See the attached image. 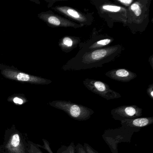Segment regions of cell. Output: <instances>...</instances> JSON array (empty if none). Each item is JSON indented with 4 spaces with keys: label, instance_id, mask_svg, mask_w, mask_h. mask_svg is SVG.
Returning <instances> with one entry per match:
<instances>
[{
    "label": "cell",
    "instance_id": "1",
    "mask_svg": "<svg viewBox=\"0 0 153 153\" xmlns=\"http://www.w3.org/2000/svg\"><path fill=\"white\" fill-rule=\"evenodd\" d=\"M124 50L122 45H117L90 51H79L62 68L65 71H79L100 68L115 60Z\"/></svg>",
    "mask_w": 153,
    "mask_h": 153
},
{
    "label": "cell",
    "instance_id": "2",
    "mask_svg": "<svg viewBox=\"0 0 153 153\" xmlns=\"http://www.w3.org/2000/svg\"><path fill=\"white\" fill-rule=\"evenodd\" d=\"M151 0H137L127 8V27L133 34L142 33L149 22Z\"/></svg>",
    "mask_w": 153,
    "mask_h": 153
},
{
    "label": "cell",
    "instance_id": "3",
    "mask_svg": "<svg viewBox=\"0 0 153 153\" xmlns=\"http://www.w3.org/2000/svg\"><path fill=\"white\" fill-rule=\"evenodd\" d=\"M90 2L95 7L99 16L109 27L112 28L116 23H121L126 27L127 8L108 0H92Z\"/></svg>",
    "mask_w": 153,
    "mask_h": 153
},
{
    "label": "cell",
    "instance_id": "4",
    "mask_svg": "<svg viewBox=\"0 0 153 153\" xmlns=\"http://www.w3.org/2000/svg\"><path fill=\"white\" fill-rule=\"evenodd\" d=\"M28 140L15 125L7 128L3 143L0 145V153H26Z\"/></svg>",
    "mask_w": 153,
    "mask_h": 153
},
{
    "label": "cell",
    "instance_id": "5",
    "mask_svg": "<svg viewBox=\"0 0 153 153\" xmlns=\"http://www.w3.org/2000/svg\"><path fill=\"white\" fill-rule=\"evenodd\" d=\"M140 129L122 125L118 128L105 131L102 137L112 153H118V144L121 142L130 143L133 133L139 131Z\"/></svg>",
    "mask_w": 153,
    "mask_h": 153
},
{
    "label": "cell",
    "instance_id": "6",
    "mask_svg": "<svg viewBox=\"0 0 153 153\" xmlns=\"http://www.w3.org/2000/svg\"><path fill=\"white\" fill-rule=\"evenodd\" d=\"M49 104L52 107L63 111L71 118L78 121L87 120L94 113L90 108L70 101L58 100L50 102Z\"/></svg>",
    "mask_w": 153,
    "mask_h": 153
},
{
    "label": "cell",
    "instance_id": "7",
    "mask_svg": "<svg viewBox=\"0 0 153 153\" xmlns=\"http://www.w3.org/2000/svg\"><path fill=\"white\" fill-rule=\"evenodd\" d=\"M85 86L89 91L98 95L106 100L120 98L119 93L111 89L106 83L94 79H86L83 81Z\"/></svg>",
    "mask_w": 153,
    "mask_h": 153
},
{
    "label": "cell",
    "instance_id": "8",
    "mask_svg": "<svg viewBox=\"0 0 153 153\" xmlns=\"http://www.w3.org/2000/svg\"><path fill=\"white\" fill-rule=\"evenodd\" d=\"M53 10L58 13L63 15L68 19L79 25L84 26H90L94 21L92 14H85L68 6H56Z\"/></svg>",
    "mask_w": 153,
    "mask_h": 153
},
{
    "label": "cell",
    "instance_id": "9",
    "mask_svg": "<svg viewBox=\"0 0 153 153\" xmlns=\"http://www.w3.org/2000/svg\"><path fill=\"white\" fill-rule=\"evenodd\" d=\"M1 73L8 79L25 83L36 85H47L52 82L49 79L32 76L11 68L4 69L1 71Z\"/></svg>",
    "mask_w": 153,
    "mask_h": 153
},
{
    "label": "cell",
    "instance_id": "10",
    "mask_svg": "<svg viewBox=\"0 0 153 153\" xmlns=\"http://www.w3.org/2000/svg\"><path fill=\"white\" fill-rule=\"evenodd\" d=\"M143 110L136 105H122L112 109L111 114L115 120L121 121L139 118Z\"/></svg>",
    "mask_w": 153,
    "mask_h": 153
},
{
    "label": "cell",
    "instance_id": "11",
    "mask_svg": "<svg viewBox=\"0 0 153 153\" xmlns=\"http://www.w3.org/2000/svg\"><path fill=\"white\" fill-rule=\"evenodd\" d=\"M40 18L48 25L56 27H72L77 29L83 27L81 25L69 20L68 19L62 17L53 13H43L41 15Z\"/></svg>",
    "mask_w": 153,
    "mask_h": 153
},
{
    "label": "cell",
    "instance_id": "12",
    "mask_svg": "<svg viewBox=\"0 0 153 153\" xmlns=\"http://www.w3.org/2000/svg\"><path fill=\"white\" fill-rule=\"evenodd\" d=\"M105 76L113 80L127 83L133 80L137 77L136 73L125 69H116L107 71Z\"/></svg>",
    "mask_w": 153,
    "mask_h": 153
},
{
    "label": "cell",
    "instance_id": "13",
    "mask_svg": "<svg viewBox=\"0 0 153 153\" xmlns=\"http://www.w3.org/2000/svg\"><path fill=\"white\" fill-rule=\"evenodd\" d=\"M81 41L79 37L66 36L60 39L59 45L62 51L69 53L78 47Z\"/></svg>",
    "mask_w": 153,
    "mask_h": 153
},
{
    "label": "cell",
    "instance_id": "14",
    "mask_svg": "<svg viewBox=\"0 0 153 153\" xmlns=\"http://www.w3.org/2000/svg\"><path fill=\"white\" fill-rule=\"evenodd\" d=\"M153 123V117H142L128 119L121 121V124L123 126L131 128L141 129L144 127L149 126Z\"/></svg>",
    "mask_w": 153,
    "mask_h": 153
},
{
    "label": "cell",
    "instance_id": "15",
    "mask_svg": "<svg viewBox=\"0 0 153 153\" xmlns=\"http://www.w3.org/2000/svg\"><path fill=\"white\" fill-rule=\"evenodd\" d=\"M114 41V38H112L110 36L107 37V38H102V39H100L91 44L79 48V51H90L102 49V48H105L109 45L111 44Z\"/></svg>",
    "mask_w": 153,
    "mask_h": 153
},
{
    "label": "cell",
    "instance_id": "16",
    "mask_svg": "<svg viewBox=\"0 0 153 153\" xmlns=\"http://www.w3.org/2000/svg\"><path fill=\"white\" fill-rule=\"evenodd\" d=\"M42 140L44 142L43 146L38 145L39 146L40 148L44 149L49 153H53L51 149L49 141L44 139H43ZM56 153H76L75 144L74 142H72L68 146L62 145L58 149Z\"/></svg>",
    "mask_w": 153,
    "mask_h": 153
},
{
    "label": "cell",
    "instance_id": "17",
    "mask_svg": "<svg viewBox=\"0 0 153 153\" xmlns=\"http://www.w3.org/2000/svg\"><path fill=\"white\" fill-rule=\"evenodd\" d=\"M26 153H43L42 152L38 144H36L30 140L27 143Z\"/></svg>",
    "mask_w": 153,
    "mask_h": 153
},
{
    "label": "cell",
    "instance_id": "18",
    "mask_svg": "<svg viewBox=\"0 0 153 153\" xmlns=\"http://www.w3.org/2000/svg\"><path fill=\"white\" fill-rule=\"evenodd\" d=\"M135 0H114V2L117 5L128 8L133 2Z\"/></svg>",
    "mask_w": 153,
    "mask_h": 153
},
{
    "label": "cell",
    "instance_id": "19",
    "mask_svg": "<svg viewBox=\"0 0 153 153\" xmlns=\"http://www.w3.org/2000/svg\"><path fill=\"white\" fill-rule=\"evenodd\" d=\"M11 102H13L14 103L17 105H22L26 102L25 98H21L20 97H10Z\"/></svg>",
    "mask_w": 153,
    "mask_h": 153
},
{
    "label": "cell",
    "instance_id": "20",
    "mask_svg": "<svg viewBox=\"0 0 153 153\" xmlns=\"http://www.w3.org/2000/svg\"><path fill=\"white\" fill-rule=\"evenodd\" d=\"M83 147H84V149L86 153H99L87 143H84Z\"/></svg>",
    "mask_w": 153,
    "mask_h": 153
},
{
    "label": "cell",
    "instance_id": "21",
    "mask_svg": "<svg viewBox=\"0 0 153 153\" xmlns=\"http://www.w3.org/2000/svg\"><path fill=\"white\" fill-rule=\"evenodd\" d=\"M76 153H86L84 149L83 145L78 143L76 146Z\"/></svg>",
    "mask_w": 153,
    "mask_h": 153
},
{
    "label": "cell",
    "instance_id": "22",
    "mask_svg": "<svg viewBox=\"0 0 153 153\" xmlns=\"http://www.w3.org/2000/svg\"><path fill=\"white\" fill-rule=\"evenodd\" d=\"M147 93L149 96L152 99H153V84L149 85L147 89Z\"/></svg>",
    "mask_w": 153,
    "mask_h": 153
},
{
    "label": "cell",
    "instance_id": "23",
    "mask_svg": "<svg viewBox=\"0 0 153 153\" xmlns=\"http://www.w3.org/2000/svg\"><path fill=\"white\" fill-rule=\"evenodd\" d=\"M151 61H150V62H151V67H152V68H153V62H152V61H153V55H151Z\"/></svg>",
    "mask_w": 153,
    "mask_h": 153
}]
</instances>
